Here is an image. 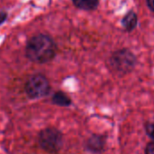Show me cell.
Returning a JSON list of instances; mask_svg holds the SVG:
<instances>
[{"label": "cell", "instance_id": "obj_6", "mask_svg": "<svg viewBox=\"0 0 154 154\" xmlns=\"http://www.w3.org/2000/svg\"><path fill=\"white\" fill-rule=\"evenodd\" d=\"M122 25L123 27L127 30V31H131L135 28L136 25H137V16L134 12H130L128 13L123 20H122Z\"/></svg>", "mask_w": 154, "mask_h": 154}, {"label": "cell", "instance_id": "obj_12", "mask_svg": "<svg viewBox=\"0 0 154 154\" xmlns=\"http://www.w3.org/2000/svg\"><path fill=\"white\" fill-rule=\"evenodd\" d=\"M147 3L149 8L154 12V0H147Z\"/></svg>", "mask_w": 154, "mask_h": 154}, {"label": "cell", "instance_id": "obj_11", "mask_svg": "<svg viewBox=\"0 0 154 154\" xmlns=\"http://www.w3.org/2000/svg\"><path fill=\"white\" fill-rule=\"evenodd\" d=\"M8 17V14L6 12H0V25L4 23Z\"/></svg>", "mask_w": 154, "mask_h": 154}, {"label": "cell", "instance_id": "obj_10", "mask_svg": "<svg viewBox=\"0 0 154 154\" xmlns=\"http://www.w3.org/2000/svg\"><path fill=\"white\" fill-rule=\"evenodd\" d=\"M145 154H154V140L148 143L145 149Z\"/></svg>", "mask_w": 154, "mask_h": 154}, {"label": "cell", "instance_id": "obj_8", "mask_svg": "<svg viewBox=\"0 0 154 154\" xmlns=\"http://www.w3.org/2000/svg\"><path fill=\"white\" fill-rule=\"evenodd\" d=\"M88 147H89V149H93L94 151L101 149L102 147H103L102 139L97 137V136H94V137L91 138L89 140V142H88Z\"/></svg>", "mask_w": 154, "mask_h": 154}, {"label": "cell", "instance_id": "obj_2", "mask_svg": "<svg viewBox=\"0 0 154 154\" xmlns=\"http://www.w3.org/2000/svg\"><path fill=\"white\" fill-rule=\"evenodd\" d=\"M39 144L45 150L50 153H56L62 147L63 137L61 132L54 128H47L43 130L39 134Z\"/></svg>", "mask_w": 154, "mask_h": 154}, {"label": "cell", "instance_id": "obj_1", "mask_svg": "<svg viewBox=\"0 0 154 154\" xmlns=\"http://www.w3.org/2000/svg\"><path fill=\"white\" fill-rule=\"evenodd\" d=\"M29 60L37 63H45L51 61L56 53V45L54 40L46 35H37L32 37L26 49Z\"/></svg>", "mask_w": 154, "mask_h": 154}, {"label": "cell", "instance_id": "obj_5", "mask_svg": "<svg viewBox=\"0 0 154 154\" xmlns=\"http://www.w3.org/2000/svg\"><path fill=\"white\" fill-rule=\"evenodd\" d=\"M73 5L83 10H94L97 8L99 0H72Z\"/></svg>", "mask_w": 154, "mask_h": 154}, {"label": "cell", "instance_id": "obj_4", "mask_svg": "<svg viewBox=\"0 0 154 154\" xmlns=\"http://www.w3.org/2000/svg\"><path fill=\"white\" fill-rule=\"evenodd\" d=\"M135 63V57L131 53L126 50L118 51L111 58L112 66L118 72L130 71Z\"/></svg>", "mask_w": 154, "mask_h": 154}, {"label": "cell", "instance_id": "obj_9", "mask_svg": "<svg viewBox=\"0 0 154 154\" xmlns=\"http://www.w3.org/2000/svg\"><path fill=\"white\" fill-rule=\"evenodd\" d=\"M145 131H146V133L151 138L154 140V122H149L146 124L145 126Z\"/></svg>", "mask_w": 154, "mask_h": 154}, {"label": "cell", "instance_id": "obj_3", "mask_svg": "<svg viewBox=\"0 0 154 154\" xmlns=\"http://www.w3.org/2000/svg\"><path fill=\"white\" fill-rule=\"evenodd\" d=\"M50 85L48 80L42 74L31 76L26 84V92L31 98H39L48 94Z\"/></svg>", "mask_w": 154, "mask_h": 154}, {"label": "cell", "instance_id": "obj_7", "mask_svg": "<svg viewBox=\"0 0 154 154\" xmlns=\"http://www.w3.org/2000/svg\"><path fill=\"white\" fill-rule=\"evenodd\" d=\"M53 102L54 103L60 106H68L71 104V99L62 92H57L54 94Z\"/></svg>", "mask_w": 154, "mask_h": 154}]
</instances>
